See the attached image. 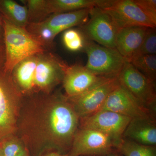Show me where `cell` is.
<instances>
[{"instance_id":"9a60e30c","label":"cell","mask_w":156,"mask_h":156,"mask_svg":"<svg viewBox=\"0 0 156 156\" xmlns=\"http://www.w3.org/2000/svg\"><path fill=\"white\" fill-rule=\"evenodd\" d=\"M123 138L143 145L155 146L156 120L131 119L124 131Z\"/></svg>"},{"instance_id":"6da1fadb","label":"cell","mask_w":156,"mask_h":156,"mask_svg":"<svg viewBox=\"0 0 156 156\" xmlns=\"http://www.w3.org/2000/svg\"><path fill=\"white\" fill-rule=\"evenodd\" d=\"M2 22L5 56L3 69L5 72L11 74L20 62L46 52V48L26 28L14 25L3 17Z\"/></svg>"},{"instance_id":"52a82bcc","label":"cell","mask_w":156,"mask_h":156,"mask_svg":"<svg viewBox=\"0 0 156 156\" xmlns=\"http://www.w3.org/2000/svg\"><path fill=\"white\" fill-rule=\"evenodd\" d=\"M115 147L114 140L106 134L80 128L74 137L68 156H106Z\"/></svg>"},{"instance_id":"d6986e66","label":"cell","mask_w":156,"mask_h":156,"mask_svg":"<svg viewBox=\"0 0 156 156\" xmlns=\"http://www.w3.org/2000/svg\"><path fill=\"white\" fill-rule=\"evenodd\" d=\"M0 14L14 25L26 28L28 24L26 6L13 0H0Z\"/></svg>"},{"instance_id":"e0dca14e","label":"cell","mask_w":156,"mask_h":156,"mask_svg":"<svg viewBox=\"0 0 156 156\" xmlns=\"http://www.w3.org/2000/svg\"><path fill=\"white\" fill-rule=\"evenodd\" d=\"M113 0H47V11L50 16L59 14L92 8H106Z\"/></svg>"},{"instance_id":"f1b7e54d","label":"cell","mask_w":156,"mask_h":156,"mask_svg":"<svg viewBox=\"0 0 156 156\" xmlns=\"http://www.w3.org/2000/svg\"><path fill=\"white\" fill-rule=\"evenodd\" d=\"M4 45V31L3 26L2 17L0 14V45Z\"/></svg>"},{"instance_id":"ffe728a7","label":"cell","mask_w":156,"mask_h":156,"mask_svg":"<svg viewBox=\"0 0 156 156\" xmlns=\"http://www.w3.org/2000/svg\"><path fill=\"white\" fill-rule=\"evenodd\" d=\"M116 148L124 156H156L155 146L143 145L123 138Z\"/></svg>"},{"instance_id":"1f68e13d","label":"cell","mask_w":156,"mask_h":156,"mask_svg":"<svg viewBox=\"0 0 156 156\" xmlns=\"http://www.w3.org/2000/svg\"><path fill=\"white\" fill-rule=\"evenodd\" d=\"M0 156H2V154H1V150H0Z\"/></svg>"},{"instance_id":"3957f363","label":"cell","mask_w":156,"mask_h":156,"mask_svg":"<svg viewBox=\"0 0 156 156\" xmlns=\"http://www.w3.org/2000/svg\"><path fill=\"white\" fill-rule=\"evenodd\" d=\"M83 50L88 58L85 67L96 76H118L127 61L115 48H106L87 39Z\"/></svg>"},{"instance_id":"277c9868","label":"cell","mask_w":156,"mask_h":156,"mask_svg":"<svg viewBox=\"0 0 156 156\" xmlns=\"http://www.w3.org/2000/svg\"><path fill=\"white\" fill-rule=\"evenodd\" d=\"M118 78L122 87L144 106L155 114V83L147 78L128 61Z\"/></svg>"},{"instance_id":"7a4b0ae2","label":"cell","mask_w":156,"mask_h":156,"mask_svg":"<svg viewBox=\"0 0 156 156\" xmlns=\"http://www.w3.org/2000/svg\"><path fill=\"white\" fill-rule=\"evenodd\" d=\"M51 106L47 122L53 145L65 150L71 147L80 118L67 97L55 98Z\"/></svg>"},{"instance_id":"8992f818","label":"cell","mask_w":156,"mask_h":156,"mask_svg":"<svg viewBox=\"0 0 156 156\" xmlns=\"http://www.w3.org/2000/svg\"><path fill=\"white\" fill-rule=\"evenodd\" d=\"M112 18L101 8H92L89 20L80 26L86 38L106 48H115L118 31Z\"/></svg>"},{"instance_id":"5bb4252c","label":"cell","mask_w":156,"mask_h":156,"mask_svg":"<svg viewBox=\"0 0 156 156\" xmlns=\"http://www.w3.org/2000/svg\"><path fill=\"white\" fill-rule=\"evenodd\" d=\"M144 27H131L119 29L115 40V49L129 61L139 50L148 29Z\"/></svg>"},{"instance_id":"484cf974","label":"cell","mask_w":156,"mask_h":156,"mask_svg":"<svg viewBox=\"0 0 156 156\" xmlns=\"http://www.w3.org/2000/svg\"><path fill=\"white\" fill-rule=\"evenodd\" d=\"M2 156H28L22 146L13 140H4L0 143Z\"/></svg>"},{"instance_id":"44dd1931","label":"cell","mask_w":156,"mask_h":156,"mask_svg":"<svg viewBox=\"0 0 156 156\" xmlns=\"http://www.w3.org/2000/svg\"><path fill=\"white\" fill-rule=\"evenodd\" d=\"M128 62L147 78L155 83L156 55L135 56Z\"/></svg>"},{"instance_id":"cb8c5ba5","label":"cell","mask_w":156,"mask_h":156,"mask_svg":"<svg viewBox=\"0 0 156 156\" xmlns=\"http://www.w3.org/2000/svg\"><path fill=\"white\" fill-rule=\"evenodd\" d=\"M86 40L82 32L77 30L69 29L65 31L62 35L65 47L72 52L83 50Z\"/></svg>"},{"instance_id":"2e32d148","label":"cell","mask_w":156,"mask_h":156,"mask_svg":"<svg viewBox=\"0 0 156 156\" xmlns=\"http://www.w3.org/2000/svg\"><path fill=\"white\" fill-rule=\"evenodd\" d=\"M91 9H84L66 13L52 14L43 23L50 27L56 35L76 26L83 25L88 21Z\"/></svg>"},{"instance_id":"ba28073f","label":"cell","mask_w":156,"mask_h":156,"mask_svg":"<svg viewBox=\"0 0 156 156\" xmlns=\"http://www.w3.org/2000/svg\"><path fill=\"white\" fill-rule=\"evenodd\" d=\"M131 118L101 110L95 113L80 118V128L92 129L106 134L114 140L116 147L123 138V134Z\"/></svg>"},{"instance_id":"83f0119b","label":"cell","mask_w":156,"mask_h":156,"mask_svg":"<svg viewBox=\"0 0 156 156\" xmlns=\"http://www.w3.org/2000/svg\"><path fill=\"white\" fill-rule=\"evenodd\" d=\"M5 49L4 45H0V67H3L5 63Z\"/></svg>"},{"instance_id":"4316f807","label":"cell","mask_w":156,"mask_h":156,"mask_svg":"<svg viewBox=\"0 0 156 156\" xmlns=\"http://www.w3.org/2000/svg\"><path fill=\"white\" fill-rule=\"evenodd\" d=\"M143 12L156 24V0H134Z\"/></svg>"},{"instance_id":"9c48e42d","label":"cell","mask_w":156,"mask_h":156,"mask_svg":"<svg viewBox=\"0 0 156 156\" xmlns=\"http://www.w3.org/2000/svg\"><path fill=\"white\" fill-rule=\"evenodd\" d=\"M101 110L114 112L131 119L156 120L155 114L138 102L120 84L109 94Z\"/></svg>"},{"instance_id":"7c38bea8","label":"cell","mask_w":156,"mask_h":156,"mask_svg":"<svg viewBox=\"0 0 156 156\" xmlns=\"http://www.w3.org/2000/svg\"><path fill=\"white\" fill-rule=\"evenodd\" d=\"M66 65L53 54L45 52L39 55L34 75V89L48 91L63 80Z\"/></svg>"},{"instance_id":"8fae6325","label":"cell","mask_w":156,"mask_h":156,"mask_svg":"<svg viewBox=\"0 0 156 156\" xmlns=\"http://www.w3.org/2000/svg\"><path fill=\"white\" fill-rule=\"evenodd\" d=\"M11 74L0 67V143L6 139L14 128V102L18 93Z\"/></svg>"},{"instance_id":"4dcf8cb0","label":"cell","mask_w":156,"mask_h":156,"mask_svg":"<svg viewBox=\"0 0 156 156\" xmlns=\"http://www.w3.org/2000/svg\"><path fill=\"white\" fill-rule=\"evenodd\" d=\"M106 156H120L119 154L115 152L112 151L109 154H108Z\"/></svg>"},{"instance_id":"ac0fdd59","label":"cell","mask_w":156,"mask_h":156,"mask_svg":"<svg viewBox=\"0 0 156 156\" xmlns=\"http://www.w3.org/2000/svg\"><path fill=\"white\" fill-rule=\"evenodd\" d=\"M39 55L31 56L20 62L12 71L16 83L24 92H29L34 89V75Z\"/></svg>"},{"instance_id":"603a6c76","label":"cell","mask_w":156,"mask_h":156,"mask_svg":"<svg viewBox=\"0 0 156 156\" xmlns=\"http://www.w3.org/2000/svg\"><path fill=\"white\" fill-rule=\"evenodd\" d=\"M22 2L27 9L28 23L41 22L49 17L47 0H25Z\"/></svg>"},{"instance_id":"7402d4cb","label":"cell","mask_w":156,"mask_h":156,"mask_svg":"<svg viewBox=\"0 0 156 156\" xmlns=\"http://www.w3.org/2000/svg\"><path fill=\"white\" fill-rule=\"evenodd\" d=\"M26 28L45 48L53 46V41L57 35L48 26L40 22L28 23Z\"/></svg>"},{"instance_id":"4fadbf2b","label":"cell","mask_w":156,"mask_h":156,"mask_svg":"<svg viewBox=\"0 0 156 156\" xmlns=\"http://www.w3.org/2000/svg\"><path fill=\"white\" fill-rule=\"evenodd\" d=\"M102 77L95 75L81 65H66L62 80L67 97H74L83 93Z\"/></svg>"},{"instance_id":"5b68a950","label":"cell","mask_w":156,"mask_h":156,"mask_svg":"<svg viewBox=\"0 0 156 156\" xmlns=\"http://www.w3.org/2000/svg\"><path fill=\"white\" fill-rule=\"evenodd\" d=\"M119 85L118 76L102 77L83 93L67 98L80 118H83L100 110L108 95Z\"/></svg>"},{"instance_id":"f546056e","label":"cell","mask_w":156,"mask_h":156,"mask_svg":"<svg viewBox=\"0 0 156 156\" xmlns=\"http://www.w3.org/2000/svg\"><path fill=\"white\" fill-rule=\"evenodd\" d=\"M45 156H68V155L61 154L57 153H52L48 154Z\"/></svg>"},{"instance_id":"d4e9b609","label":"cell","mask_w":156,"mask_h":156,"mask_svg":"<svg viewBox=\"0 0 156 156\" xmlns=\"http://www.w3.org/2000/svg\"><path fill=\"white\" fill-rule=\"evenodd\" d=\"M156 28H148L142 44L134 56L156 55Z\"/></svg>"},{"instance_id":"30bf717a","label":"cell","mask_w":156,"mask_h":156,"mask_svg":"<svg viewBox=\"0 0 156 156\" xmlns=\"http://www.w3.org/2000/svg\"><path fill=\"white\" fill-rule=\"evenodd\" d=\"M101 9L112 17L118 29L135 26L156 28L134 0H113L110 5Z\"/></svg>"}]
</instances>
